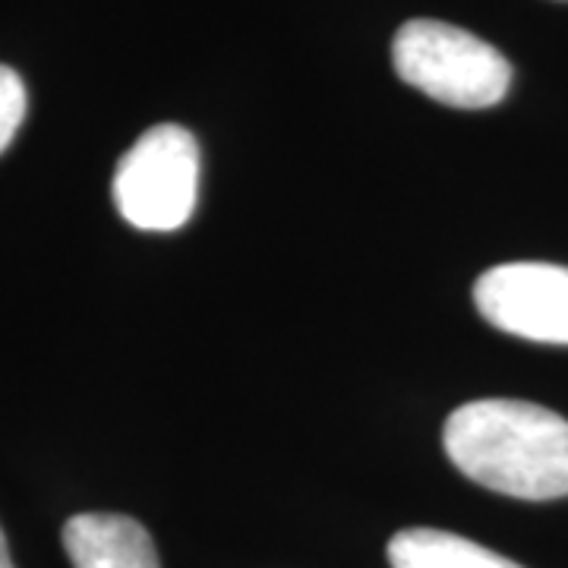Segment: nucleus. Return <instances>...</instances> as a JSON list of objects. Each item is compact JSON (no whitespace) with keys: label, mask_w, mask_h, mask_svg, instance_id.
Masks as SVG:
<instances>
[{"label":"nucleus","mask_w":568,"mask_h":568,"mask_svg":"<svg viewBox=\"0 0 568 568\" xmlns=\"http://www.w3.org/2000/svg\"><path fill=\"white\" fill-rule=\"evenodd\" d=\"M443 446L467 480L511 499L568 496V420L530 402H467L446 420Z\"/></svg>","instance_id":"nucleus-1"},{"label":"nucleus","mask_w":568,"mask_h":568,"mask_svg":"<svg viewBox=\"0 0 568 568\" xmlns=\"http://www.w3.org/2000/svg\"><path fill=\"white\" fill-rule=\"evenodd\" d=\"M392 61L407 85L448 108H493L511 85L503 51L439 20L405 22L392 41Z\"/></svg>","instance_id":"nucleus-2"},{"label":"nucleus","mask_w":568,"mask_h":568,"mask_svg":"<svg viewBox=\"0 0 568 568\" xmlns=\"http://www.w3.org/2000/svg\"><path fill=\"white\" fill-rule=\"evenodd\" d=\"M114 205L140 231H178L193 219L200 193V145L178 123H159L123 152Z\"/></svg>","instance_id":"nucleus-3"},{"label":"nucleus","mask_w":568,"mask_h":568,"mask_svg":"<svg viewBox=\"0 0 568 568\" xmlns=\"http://www.w3.org/2000/svg\"><path fill=\"white\" fill-rule=\"evenodd\" d=\"M474 304L493 328L544 345H568V268L506 263L474 284Z\"/></svg>","instance_id":"nucleus-4"},{"label":"nucleus","mask_w":568,"mask_h":568,"mask_svg":"<svg viewBox=\"0 0 568 568\" xmlns=\"http://www.w3.org/2000/svg\"><path fill=\"white\" fill-rule=\"evenodd\" d=\"M63 549L73 568H162L149 530L126 515H73L63 525Z\"/></svg>","instance_id":"nucleus-5"},{"label":"nucleus","mask_w":568,"mask_h":568,"mask_svg":"<svg viewBox=\"0 0 568 568\" xmlns=\"http://www.w3.org/2000/svg\"><path fill=\"white\" fill-rule=\"evenodd\" d=\"M392 568H521L467 537L436 528L398 530L388 540Z\"/></svg>","instance_id":"nucleus-6"},{"label":"nucleus","mask_w":568,"mask_h":568,"mask_svg":"<svg viewBox=\"0 0 568 568\" xmlns=\"http://www.w3.org/2000/svg\"><path fill=\"white\" fill-rule=\"evenodd\" d=\"M26 118V85L20 73L0 63V155L13 142Z\"/></svg>","instance_id":"nucleus-7"},{"label":"nucleus","mask_w":568,"mask_h":568,"mask_svg":"<svg viewBox=\"0 0 568 568\" xmlns=\"http://www.w3.org/2000/svg\"><path fill=\"white\" fill-rule=\"evenodd\" d=\"M0 568H13V556H10V547H7L3 530H0Z\"/></svg>","instance_id":"nucleus-8"}]
</instances>
